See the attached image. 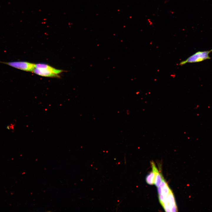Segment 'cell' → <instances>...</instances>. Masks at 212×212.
Returning a JSON list of instances; mask_svg holds the SVG:
<instances>
[{
    "mask_svg": "<svg viewBox=\"0 0 212 212\" xmlns=\"http://www.w3.org/2000/svg\"><path fill=\"white\" fill-rule=\"evenodd\" d=\"M0 63L26 71L32 72L35 68V64L26 61H14L9 62L0 61Z\"/></svg>",
    "mask_w": 212,
    "mask_h": 212,
    "instance_id": "obj_2",
    "label": "cell"
},
{
    "mask_svg": "<svg viewBox=\"0 0 212 212\" xmlns=\"http://www.w3.org/2000/svg\"><path fill=\"white\" fill-rule=\"evenodd\" d=\"M150 164L152 170L154 171L155 173L154 184L158 187L160 186L163 178L161 174L159 171L154 162L152 161Z\"/></svg>",
    "mask_w": 212,
    "mask_h": 212,
    "instance_id": "obj_5",
    "label": "cell"
},
{
    "mask_svg": "<svg viewBox=\"0 0 212 212\" xmlns=\"http://www.w3.org/2000/svg\"><path fill=\"white\" fill-rule=\"evenodd\" d=\"M162 206L166 212H176L178 211L174 197L172 191L168 195Z\"/></svg>",
    "mask_w": 212,
    "mask_h": 212,
    "instance_id": "obj_3",
    "label": "cell"
},
{
    "mask_svg": "<svg viewBox=\"0 0 212 212\" xmlns=\"http://www.w3.org/2000/svg\"><path fill=\"white\" fill-rule=\"evenodd\" d=\"M63 72V70L58 69L53 70L48 69L35 68L32 72L37 75L42 76L57 77H59V74Z\"/></svg>",
    "mask_w": 212,
    "mask_h": 212,
    "instance_id": "obj_4",
    "label": "cell"
},
{
    "mask_svg": "<svg viewBox=\"0 0 212 212\" xmlns=\"http://www.w3.org/2000/svg\"><path fill=\"white\" fill-rule=\"evenodd\" d=\"M212 52V49L210 50L198 51L188 57L186 60L181 62L180 65H182L187 63H195L202 62L210 59L209 54Z\"/></svg>",
    "mask_w": 212,
    "mask_h": 212,
    "instance_id": "obj_1",
    "label": "cell"
},
{
    "mask_svg": "<svg viewBox=\"0 0 212 212\" xmlns=\"http://www.w3.org/2000/svg\"><path fill=\"white\" fill-rule=\"evenodd\" d=\"M155 178V173L154 171L152 170L146 176V181L147 183L149 185L154 184Z\"/></svg>",
    "mask_w": 212,
    "mask_h": 212,
    "instance_id": "obj_6",
    "label": "cell"
}]
</instances>
